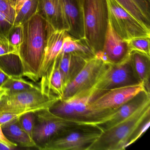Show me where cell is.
<instances>
[{"instance_id": "obj_12", "label": "cell", "mask_w": 150, "mask_h": 150, "mask_svg": "<svg viewBox=\"0 0 150 150\" xmlns=\"http://www.w3.org/2000/svg\"><path fill=\"white\" fill-rule=\"evenodd\" d=\"M67 32L64 30H51L47 41L41 71L40 87L44 88L48 78L53 70L57 59L61 52L63 41Z\"/></svg>"}, {"instance_id": "obj_37", "label": "cell", "mask_w": 150, "mask_h": 150, "mask_svg": "<svg viewBox=\"0 0 150 150\" xmlns=\"http://www.w3.org/2000/svg\"><path fill=\"white\" fill-rule=\"evenodd\" d=\"M77 1L78 3H79V5L81 6L82 7V0H76Z\"/></svg>"}, {"instance_id": "obj_35", "label": "cell", "mask_w": 150, "mask_h": 150, "mask_svg": "<svg viewBox=\"0 0 150 150\" xmlns=\"http://www.w3.org/2000/svg\"><path fill=\"white\" fill-rule=\"evenodd\" d=\"M6 91V89L4 88H2L0 87V97H1V96L5 93V92Z\"/></svg>"}, {"instance_id": "obj_26", "label": "cell", "mask_w": 150, "mask_h": 150, "mask_svg": "<svg viewBox=\"0 0 150 150\" xmlns=\"http://www.w3.org/2000/svg\"><path fill=\"white\" fill-rule=\"evenodd\" d=\"M23 38L22 25H13L6 39L14 47L19 49Z\"/></svg>"}, {"instance_id": "obj_34", "label": "cell", "mask_w": 150, "mask_h": 150, "mask_svg": "<svg viewBox=\"0 0 150 150\" xmlns=\"http://www.w3.org/2000/svg\"><path fill=\"white\" fill-rule=\"evenodd\" d=\"M27 1L28 0H16L15 6V9L16 12V14L19 12L23 4Z\"/></svg>"}, {"instance_id": "obj_18", "label": "cell", "mask_w": 150, "mask_h": 150, "mask_svg": "<svg viewBox=\"0 0 150 150\" xmlns=\"http://www.w3.org/2000/svg\"><path fill=\"white\" fill-rule=\"evenodd\" d=\"M129 57L135 77L150 94V57L137 51L131 52Z\"/></svg>"}, {"instance_id": "obj_13", "label": "cell", "mask_w": 150, "mask_h": 150, "mask_svg": "<svg viewBox=\"0 0 150 150\" xmlns=\"http://www.w3.org/2000/svg\"><path fill=\"white\" fill-rule=\"evenodd\" d=\"M65 30L76 39H85L82 7L76 0H60Z\"/></svg>"}, {"instance_id": "obj_27", "label": "cell", "mask_w": 150, "mask_h": 150, "mask_svg": "<svg viewBox=\"0 0 150 150\" xmlns=\"http://www.w3.org/2000/svg\"><path fill=\"white\" fill-rule=\"evenodd\" d=\"M0 14L4 16L13 25L16 12L13 6L8 0H0Z\"/></svg>"}, {"instance_id": "obj_28", "label": "cell", "mask_w": 150, "mask_h": 150, "mask_svg": "<svg viewBox=\"0 0 150 150\" xmlns=\"http://www.w3.org/2000/svg\"><path fill=\"white\" fill-rule=\"evenodd\" d=\"M13 25L11 22L0 14V38H6L7 36Z\"/></svg>"}, {"instance_id": "obj_21", "label": "cell", "mask_w": 150, "mask_h": 150, "mask_svg": "<svg viewBox=\"0 0 150 150\" xmlns=\"http://www.w3.org/2000/svg\"><path fill=\"white\" fill-rule=\"evenodd\" d=\"M21 76H11L5 81L1 87L8 93L23 92L35 89H39L40 86L27 81Z\"/></svg>"}, {"instance_id": "obj_17", "label": "cell", "mask_w": 150, "mask_h": 150, "mask_svg": "<svg viewBox=\"0 0 150 150\" xmlns=\"http://www.w3.org/2000/svg\"><path fill=\"white\" fill-rule=\"evenodd\" d=\"M39 11L55 30H64L60 0H39Z\"/></svg>"}, {"instance_id": "obj_5", "label": "cell", "mask_w": 150, "mask_h": 150, "mask_svg": "<svg viewBox=\"0 0 150 150\" xmlns=\"http://www.w3.org/2000/svg\"><path fill=\"white\" fill-rule=\"evenodd\" d=\"M49 108L35 112L36 118L33 140L37 148L40 150L52 139L69 131L93 125L60 117L52 113Z\"/></svg>"}, {"instance_id": "obj_2", "label": "cell", "mask_w": 150, "mask_h": 150, "mask_svg": "<svg viewBox=\"0 0 150 150\" xmlns=\"http://www.w3.org/2000/svg\"><path fill=\"white\" fill-rule=\"evenodd\" d=\"M150 101L128 118L102 132L88 150H123L136 131L150 118Z\"/></svg>"}, {"instance_id": "obj_31", "label": "cell", "mask_w": 150, "mask_h": 150, "mask_svg": "<svg viewBox=\"0 0 150 150\" xmlns=\"http://www.w3.org/2000/svg\"><path fill=\"white\" fill-rule=\"evenodd\" d=\"M144 14L150 19V3L147 0H133Z\"/></svg>"}, {"instance_id": "obj_6", "label": "cell", "mask_w": 150, "mask_h": 150, "mask_svg": "<svg viewBox=\"0 0 150 150\" xmlns=\"http://www.w3.org/2000/svg\"><path fill=\"white\" fill-rule=\"evenodd\" d=\"M59 100L42 93L41 88L15 93L6 91L0 97V114L36 112L50 108Z\"/></svg>"}, {"instance_id": "obj_30", "label": "cell", "mask_w": 150, "mask_h": 150, "mask_svg": "<svg viewBox=\"0 0 150 150\" xmlns=\"http://www.w3.org/2000/svg\"><path fill=\"white\" fill-rule=\"evenodd\" d=\"M150 118L147 119L145 122L143 123V124L139 127V128L136 131V132L133 135L131 140L128 144V146H129L132 144L135 143L137 139H138L147 130V129L150 126Z\"/></svg>"}, {"instance_id": "obj_4", "label": "cell", "mask_w": 150, "mask_h": 150, "mask_svg": "<svg viewBox=\"0 0 150 150\" xmlns=\"http://www.w3.org/2000/svg\"><path fill=\"white\" fill-rule=\"evenodd\" d=\"M85 39L96 53L102 50L109 23L108 0H82Z\"/></svg>"}, {"instance_id": "obj_23", "label": "cell", "mask_w": 150, "mask_h": 150, "mask_svg": "<svg viewBox=\"0 0 150 150\" xmlns=\"http://www.w3.org/2000/svg\"><path fill=\"white\" fill-rule=\"evenodd\" d=\"M116 1L134 18L150 29V19L144 14L133 0H116Z\"/></svg>"}, {"instance_id": "obj_33", "label": "cell", "mask_w": 150, "mask_h": 150, "mask_svg": "<svg viewBox=\"0 0 150 150\" xmlns=\"http://www.w3.org/2000/svg\"><path fill=\"white\" fill-rule=\"evenodd\" d=\"M10 76L0 67V87Z\"/></svg>"}, {"instance_id": "obj_3", "label": "cell", "mask_w": 150, "mask_h": 150, "mask_svg": "<svg viewBox=\"0 0 150 150\" xmlns=\"http://www.w3.org/2000/svg\"><path fill=\"white\" fill-rule=\"evenodd\" d=\"M99 94V93L90 89L69 99L59 100L52 104L49 109L52 113L60 117L96 125L112 115L117 110H90L89 103Z\"/></svg>"}, {"instance_id": "obj_24", "label": "cell", "mask_w": 150, "mask_h": 150, "mask_svg": "<svg viewBox=\"0 0 150 150\" xmlns=\"http://www.w3.org/2000/svg\"><path fill=\"white\" fill-rule=\"evenodd\" d=\"M150 37H139L126 41L130 52L137 51L150 57Z\"/></svg>"}, {"instance_id": "obj_16", "label": "cell", "mask_w": 150, "mask_h": 150, "mask_svg": "<svg viewBox=\"0 0 150 150\" xmlns=\"http://www.w3.org/2000/svg\"><path fill=\"white\" fill-rule=\"evenodd\" d=\"M88 59L76 54L60 53L57 58L58 64L66 87L80 71Z\"/></svg>"}, {"instance_id": "obj_25", "label": "cell", "mask_w": 150, "mask_h": 150, "mask_svg": "<svg viewBox=\"0 0 150 150\" xmlns=\"http://www.w3.org/2000/svg\"><path fill=\"white\" fill-rule=\"evenodd\" d=\"M35 112H27L19 117V122L21 126L32 140H33V129L35 123Z\"/></svg>"}, {"instance_id": "obj_19", "label": "cell", "mask_w": 150, "mask_h": 150, "mask_svg": "<svg viewBox=\"0 0 150 150\" xmlns=\"http://www.w3.org/2000/svg\"><path fill=\"white\" fill-rule=\"evenodd\" d=\"M3 133L7 138L24 147H36L35 144L22 129L19 118L1 125Z\"/></svg>"}, {"instance_id": "obj_14", "label": "cell", "mask_w": 150, "mask_h": 150, "mask_svg": "<svg viewBox=\"0 0 150 150\" xmlns=\"http://www.w3.org/2000/svg\"><path fill=\"white\" fill-rule=\"evenodd\" d=\"M149 101L150 94L146 91H142L96 125L102 131H104L130 116Z\"/></svg>"}, {"instance_id": "obj_10", "label": "cell", "mask_w": 150, "mask_h": 150, "mask_svg": "<svg viewBox=\"0 0 150 150\" xmlns=\"http://www.w3.org/2000/svg\"><path fill=\"white\" fill-rule=\"evenodd\" d=\"M107 64L95 56L87 59L80 71L67 86L62 100L69 99L91 89Z\"/></svg>"}, {"instance_id": "obj_36", "label": "cell", "mask_w": 150, "mask_h": 150, "mask_svg": "<svg viewBox=\"0 0 150 150\" xmlns=\"http://www.w3.org/2000/svg\"><path fill=\"white\" fill-rule=\"evenodd\" d=\"M8 1L11 2V4H12V5L15 8V6L16 2V0H8Z\"/></svg>"}, {"instance_id": "obj_15", "label": "cell", "mask_w": 150, "mask_h": 150, "mask_svg": "<svg viewBox=\"0 0 150 150\" xmlns=\"http://www.w3.org/2000/svg\"><path fill=\"white\" fill-rule=\"evenodd\" d=\"M102 51L107 58L108 64L120 63L127 58L130 53L126 41L116 33L109 22Z\"/></svg>"}, {"instance_id": "obj_32", "label": "cell", "mask_w": 150, "mask_h": 150, "mask_svg": "<svg viewBox=\"0 0 150 150\" xmlns=\"http://www.w3.org/2000/svg\"><path fill=\"white\" fill-rule=\"evenodd\" d=\"M0 143L3 144L5 145L10 147L11 149H13L17 147L18 145L9 140L4 135L2 131V127L0 125Z\"/></svg>"}, {"instance_id": "obj_1", "label": "cell", "mask_w": 150, "mask_h": 150, "mask_svg": "<svg viewBox=\"0 0 150 150\" xmlns=\"http://www.w3.org/2000/svg\"><path fill=\"white\" fill-rule=\"evenodd\" d=\"M22 27L23 38L18 54L21 63L23 76L37 82L41 79L45 48L53 28L39 13Z\"/></svg>"}, {"instance_id": "obj_11", "label": "cell", "mask_w": 150, "mask_h": 150, "mask_svg": "<svg viewBox=\"0 0 150 150\" xmlns=\"http://www.w3.org/2000/svg\"><path fill=\"white\" fill-rule=\"evenodd\" d=\"M143 91L146 90L142 83L110 89L93 99L89 108L92 110L117 109Z\"/></svg>"}, {"instance_id": "obj_22", "label": "cell", "mask_w": 150, "mask_h": 150, "mask_svg": "<svg viewBox=\"0 0 150 150\" xmlns=\"http://www.w3.org/2000/svg\"><path fill=\"white\" fill-rule=\"evenodd\" d=\"M39 11V0H28L16 14L13 25H22Z\"/></svg>"}, {"instance_id": "obj_38", "label": "cell", "mask_w": 150, "mask_h": 150, "mask_svg": "<svg viewBox=\"0 0 150 150\" xmlns=\"http://www.w3.org/2000/svg\"><path fill=\"white\" fill-rule=\"evenodd\" d=\"M147 1L149 2V3H150V0H147Z\"/></svg>"}, {"instance_id": "obj_7", "label": "cell", "mask_w": 150, "mask_h": 150, "mask_svg": "<svg viewBox=\"0 0 150 150\" xmlns=\"http://www.w3.org/2000/svg\"><path fill=\"white\" fill-rule=\"evenodd\" d=\"M109 22L116 33L125 41L150 37V29L128 13L116 0H108Z\"/></svg>"}, {"instance_id": "obj_8", "label": "cell", "mask_w": 150, "mask_h": 150, "mask_svg": "<svg viewBox=\"0 0 150 150\" xmlns=\"http://www.w3.org/2000/svg\"><path fill=\"white\" fill-rule=\"evenodd\" d=\"M139 83L134 75L129 56L118 64H107L91 89L102 93L113 88Z\"/></svg>"}, {"instance_id": "obj_20", "label": "cell", "mask_w": 150, "mask_h": 150, "mask_svg": "<svg viewBox=\"0 0 150 150\" xmlns=\"http://www.w3.org/2000/svg\"><path fill=\"white\" fill-rule=\"evenodd\" d=\"M60 53H72L86 59L91 58L95 56L85 39H76L67 34L64 38Z\"/></svg>"}, {"instance_id": "obj_9", "label": "cell", "mask_w": 150, "mask_h": 150, "mask_svg": "<svg viewBox=\"0 0 150 150\" xmlns=\"http://www.w3.org/2000/svg\"><path fill=\"white\" fill-rule=\"evenodd\" d=\"M102 132L97 125L83 126L52 139L42 150H88Z\"/></svg>"}, {"instance_id": "obj_29", "label": "cell", "mask_w": 150, "mask_h": 150, "mask_svg": "<svg viewBox=\"0 0 150 150\" xmlns=\"http://www.w3.org/2000/svg\"><path fill=\"white\" fill-rule=\"evenodd\" d=\"M18 49L10 44L6 39L0 38V56L8 53L18 54Z\"/></svg>"}]
</instances>
